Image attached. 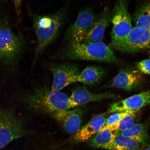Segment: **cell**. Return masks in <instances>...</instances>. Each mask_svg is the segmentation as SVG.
Masks as SVG:
<instances>
[{"label": "cell", "instance_id": "obj_1", "mask_svg": "<svg viewBox=\"0 0 150 150\" xmlns=\"http://www.w3.org/2000/svg\"><path fill=\"white\" fill-rule=\"evenodd\" d=\"M67 6L52 14H33V28L37 38L35 59L59 35L67 16Z\"/></svg>", "mask_w": 150, "mask_h": 150}, {"label": "cell", "instance_id": "obj_2", "mask_svg": "<svg viewBox=\"0 0 150 150\" xmlns=\"http://www.w3.org/2000/svg\"><path fill=\"white\" fill-rule=\"evenodd\" d=\"M23 101L33 111L50 115L54 112L73 108L68 96L47 87L35 89Z\"/></svg>", "mask_w": 150, "mask_h": 150}, {"label": "cell", "instance_id": "obj_3", "mask_svg": "<svg viewBox=\"0 0 150 150\" xmlns=\"http://www.w3.org/2000/svg\"><path fill=\"white\" fill-rule=\"evenodd\" d=\"M60 57L63 59L98 61L116 64L121 63L111 48L102 42L69 44L61 52Z\"/></svg>", "mask_w": 150, "mask_h": 150}, {"label": "cell", "instance_id": "obj_4", "mask_svg": "<svg viewBox=\"0 0 150 150\" xmlns=\"http://www.w3.org/2000/svg\"><path fill=\"white\" fill-rule=\"evenodd\" d=\"M24 48L23 38L13 30L6 20L0 30V61L12 67L17 64Z\"/></svg>", "mask_w": 150, "mask_h": 150}, {"label": "cell", "instance_id": "obj_5", "mask_svg": "<svg viewBox=\"0 0 150 150\" xmlns=\"http://www.w3.org/2000/svg\"><path fill=\"white\" fill-rule=\"evenodd\" d=\"M26 134L23 121L14 110L0 108V150Z\"/></svg>", "mask_w": 150, "mask_h": 150}, {"label": "cell", "instance_id": "obj_6", "mask_svg": "<svg viewBox=\"0 0 150 150\" xmlns=\"http://www.w3.org/2000/svg\"><path fill=\"white\" fill-rule=\"evenodd\" d=\"M111 22V43L122 40L132 28L127 0H118L112 12Z\"/></svg>", "mask_w": 150, "mask_h": 150}, {"label": "cell", "instance_id": "obj_7", "mask_svg": "<svg viewBox=\"0 0 150 150\" xmlns=\"http://www.w3.org/2000/svg\"><path fill=\"white\" fill-rule=\"evenodd\" d=\"M114 50L127 53H134L150 48V35L149 31L134 27L128 35L120 42L111 43Z\"/></svg>", "mask_w": 150, "mask_h": 150}, {"label": "cell", "instance_id": "obj_8", "mask_svg": "<svg viewBox=\"0 0 150 150\" xmlns=\"http://www.w3.org/2000/svg\"><path fill=\"white\" fill-rule=\"evenodd\" d=\"M96 15L91 7L82 9L76 21L67 30L65 39L70 44L83 42Z\"/></svg>", "mask_w": 150, "mask_h": 150}, {"label": "cell", "instance_id": "obj_9", "mask_svg": "<svg viewBox=\"0 0 150 150\" xmlns=\"http://www.w3.org/2000/svg\"><path fill=\"white\" fill-rule=\"evenodd\" d=\"M50 70L53 76L51 89L58 91L77 82L80 72L77 66L67 63L52 65L50 66Z\"/></svg>", "mask_w": 150, "mask_h": 150}, {"label": "cell", "instance_id": "obj_10", "mask_svg": "<svg viewBox=\"0 0 150 150\" xmlns=\"http://www.w3.org/2000/svg\"><path fill=\"white\" fill-rule=\"evenodd\" d=\"M150 104V90L137 94L110 104L106 113L137 111Z\"/></svg>", "mask_w": 150, "mask_h": 150}, {"label": "cell", "instance_id": "obj_11", "mask_svg": "<svg viewBox=\"0 0 150 150\" xmlns=\"http://www.w3.org/2000/svg\"><path fill=\"white\" fill-rule=\"evenodd\" d=\"M143 81L142 73L138 70L123 69L108 82L106 87L130 91L139 87Z\"/></svg>", "mask_w": 150, "mask_h": 150}, {"label": "cell", "instance_id": "obj_12", "mask_svg": "<svg viewBox=\"0 0 150 150\" xmlns=\"http://www.w3.org/2000/svg\"><path fill=\"white\" fill-rule=\"evenodd\" d=\"M72 110H64L50 115L61 124L66 132L74 134L79 130L84 113L83 108L77 107Z\"/></svg>", "mask_w": 150, "mask_h": 150}, {"label": "cell", "instance_id": "obj_13", "mask_svg": "<svg viewBox=\"0 0 150 150\" xmlns=\"http://www.w3.org/2000/svg\"><path fill=\"white\" fill-rule=\"evenodd\" d=\"M117 96L110 93H94L84 86H78L73 89L69 99L73 108L87 103L99 102L107 99H115Z\"/></svg>", "mask_w": 150, "mask_h": 150}, {"label": "cell", "instance_id": "obj_14", "mask_svg": "<svg viewBox=\"0 0 150 150\" xmlns=\"http://www.w3.org/2000/svg\"><path fill=\"white\" fill-rule=\"evenodd\" d=\"M112 12L106 7L97 15L86 37L84 42H102L105 32L111 22Z\"/></svg>", "mask_w": 150, "mask_h": 150}, {"label": "cell", "instance_id": "obj_15", "mask_svg": "<svg viewBox=\"0 0 150 150\" xmlns=\"http://www.w3.org/2000/svg\"><path fill=\"white\" fill-rule=\"evenodd\" d=\"M108 114L106 112L98 114L92 118L88 122L82 126L74 135V141L76 143H80L91 139L105 126Z\"/></svg>", "mask_w": 150, "mask_h": 150}, {"label": "cell", "instance_id": "obj_16", "mask_svg": "<svg viewBox=\"0 0 150 150\" xmlns=\"http://www.w3.org/2000/svg\"><path fill=\"white\" fill-rule=\"evenodd\" d=\"M117 136V131L102 129L89 140V145L94 148L110 150Z\"/></svg>", "mask_w": 150, "mask_h": 150}, {"label": "cell", "instance_id": "obj_17", "mask_svg": "<svg viewBox=\"0 0 150 150\" xmlns=\"http://www.w3.org/2000/svg\"><path fill=\"white\" fill-rule=\"evenodd\" d=\"M117 135L135 140L142 147H145L149 143L147 126L143 123H137L130 128L120 132H117Z\"/></svg>", "mask_w": 150, "mask_h": 150}, {"label": "cell", "instance_id": "obj_18", "mask_svg": "<svg viewBox=\"0 0 150 150\" xmlns=\"http://www.w3.org/2000/svg\"><path fill=\"white\" fill-rule=\"evenodd\" d=\"M102 67L91 66L86 67L79 75L77 82L86 85H93L102 80L105 74Z\"/></svg>", "mask_w": 150, "mask_h": 150}, {"label": "cell", "instance_id": "obj_19", "mask_svg": "<svg viewBox=\"0 0 150 150\" xmlns=\"http://www.w3.org/2000/svg\"><path fill=\"white\" fill-rule=\"evenodd\" d=\"M140 110L126 116L115 123L105 126L102 129H108L119 132L130 128L139 121Z\"/></svg>", "mask_w": 150, "mask_h": 150}, {"label": "cell", "instance_id": "obj_20", "mask_svg": "<svg viewBox=\"0 0 150 150\" xmlns=\"http://www.w3.org/2000/svg\"><path fill=\"white\" fill-rule=\"evenodd\" d=\"M135 27L149 31L150 28V1H147L134 14Z\"/></svg>", "mask_w": 150, "mask_h": 150}, {"label": "cell", "instance_id": "obj_21", "mask_svg": "<svg viewBox=\"0 0 150 150\" xmlns=\"http://www.w3.org/2000/svg\"><path fill=\"white\" fill-rule=\"evenodd\" d=\"M142 147L135 140L117 135L113 147L110 150H141Z\"/></svg>", "mask_w": 150, "mask_h": 150}, {"label": "cell", "instance_id": "obj_22", "mask_svg": "<svg viewBox=\"0 0 150 150\" xmlns=\"http://www.w3.org/2000/svg\"><path fill=\"white\" fill-rule=\"evenodd\" d=\"M138 111H139V110H138ZM137 111H125L116 112L112 113L111 115L108 117L105 126L112 125L115 123L123 119V118L126 117V116L134 113Z\"/></svg>", "mask_w": 150, "mask_h": 150}, {"label": "cell", "instance_id": "obj_23", "mask_svg": "<svg viewBox=\"0 0 150 150\" xmlns=\"http://www.w3.org/2000/svg\"><path fill=\"white\" fill-rule=\"evenodd\" d=\"M138 70L142 74L150 75V59L143 60L137 64Z\"/></svg>", "mask_w": 150, "mask_h": 150}, {"label": "cell", "instance_id": "obj_24", "mask_svg": "<svg viewBox=\"0 0 150 150\" xmlns=\"http://www.w3.org/2000/svg\"><path fill=\"white\" fill-rule=\"evenodd\" d=\"M13 1L15 11L17 16H19L21 14L22 0H13Z\"/></svg>", "mask_w": 150, "mask_h": 150}, {"label": "cell", "instance_id": "obj_25", "mask_svg": "<svg viewBox=\"0 0 150 150\" xmlns=\"http://www.w3.org/2000/svg\"><path fill=\"white\" fill-rule=\"evenodd\" d=\"M6 20L4 18L0 16V30L1 29L2 27L4 24V23Z\"/></svg>", "mask_w": 150, "mask_h": 150}, {"label": "cell", "instance_id": "obj_26", "mask_svg": "<svg viewBox=\"0 0 150 150\" xmlns=\"http://www.w3.org/2000/svg\"><path fill=\"white\" fill-rule=\"evenodd\" d=\"M145 150H150V145L148 146V147L145 149Z\"/></svg>", "mask_w": 150, "mask_h": 150}, {"label": "cell", "instance_id": "obj_27", "mask_svg": "<svg viewBox=\"0 0 150 150\" xmlns=\"http://www.w3.org/2000/svg\"><path fill=\"white\" fill-rule=\"evenodd\" d=\"M149 35H150V29H149Z\"/></svg>", "mask_w": 150, "mask_h": 150}]
</instances>
